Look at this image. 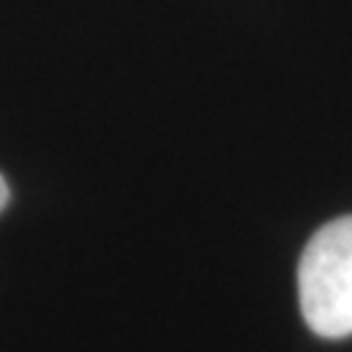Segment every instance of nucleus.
Wrapping results in <instances>:
<instances>
[{
	"label": "nucleus",
	"instance_id": "obj_1",
	"mask_svg": "<svg viewBox=\"0 0 352 352\" xmlns=\"http://www.w3.org/2000/svg\"><path fill=\"white\" fill-rule=\"evenodd\" d=\"M305 324L324 340L352 337V214L318 227L298 264Z\"/></svg>",
	"mask_w": 352,
	"mask_h": 352
},
{
	"label": "nucleus",
	"instance_id": "obj_2",
	"mask_svg": "<svg viewBox=\"0 0 352 352\" xmlns=\"http://www.w3.org/2000/svg\"><path fill=\"white\" fill-rule=\"evenodd\" d=\"M11 199V188H8V183H6V177L0 175V212L6 209V204Z\"/></svg>",
	"mask_w": 352,
	"mask_h": 352
}]
</instances>
